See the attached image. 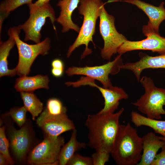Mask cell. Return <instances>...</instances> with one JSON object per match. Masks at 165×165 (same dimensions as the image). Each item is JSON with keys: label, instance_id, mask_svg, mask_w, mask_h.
Listing matches in <instances>:
<instances>
[{"label": "cell", "instance_id": "obj_12", "mask_svg": "<svg viewBox=\"0 0 165 165\" xmlns=\"http://www.w3.org/2000/svg\"><path fill=\"white\" fill-rule=\"evenodd\" d=\"M147 38L139 41H126L121 46L117 53L122 54L133 50H149L160 54L165 53V38L160 34L151 33Z\"/></svg>", "mask_w": 165, "mask_h": 165}, {"label": "cell", "instance_id": "obj_13", "mask_svg": "<svg viewBox=\"0 0 165 165\" xmlns=\"http://www.w3.org/2000/svg\"><path fill=\"white\" fill-rule=\"evenodd\" d=\"M36 123L45 136L53 137H57L64 132L75 129L73 122L67 114L42 118L38 117Z\"/></svg>", "mask_w": 165, "mask_h": 165}, {"label": "cell", "instance_id": "obj_21", "mask_svg": "<svg viewBox=\"0 0 165 165\" xmlns=\"http://www.w3.org/2000/svg\"><path fill=\"white\" fill-rule=\"evenodd\" d=\"M130 116L131 121L136 127H149L155 133L165 137V121L150 119L135 111H132Z\"/></svg>", "mask_w": 165, "mask_h": 165}, {"label": "cell", "instance_id": "obj_23", "mask_svg": "<svg viewBox=\"0 0 165 165\" xmlns=\"http://www.w3.org/2000/svg\"><path fill=\"white\" fill-rule=\"evenodd\" d=\"M67 108L59 99L51 98L48 100L46 107L38 117L42 118L61 116L67 114Z\"/></svg>", "mask_w": 165, "mask_h": 165}, {"label": "cell", "instance_id": "obj_28", "mask_svg": "<svg viewBox=\"0 0 165 165\" xmlns=\"http://www.w3.org/2000/svg\"><path fill=\"white\" fill-rule=\"evenodd\" d=\"M68 165H93L91 157L85 156L75 153L67 163Z\"/></svg>", "mask_w": 165, "mask_h": 165}, {"label": "cell", "instance_id": "obj_34", "mask_svg": "<svg viewBox=\"0 0 165 165\" xmlns=\"http://www.w3.org/2000/svg\"><path fill=\"white\" fill-rule=\"evenodd\" d=\"M158 137L160 140L165 141V137H163V136H158Z\"/></svg>", "mask_w": 165, "mask_h": 165}, {"label": "cell", "instance_id": "obj_7", "mask_svg": "<svg viewBox=\"0 0 165 165\" xmlns=\"http://www.w3.org/2000/svg\"><path fill=\"white\" fill-rule=\"evenodd\" d=\"M64 144L63 137L45 136L44 140L30 152L27 162L31 165H59L58 158Z\"/></svg>", "mask_w": 165, "mask_h": 165}, {"label": "cell", "instance_id": "obj_27", "mask_svg": "<svg viewBox=\"0 0 165 165\" xmlns=\"http://www.w3.org/2000/svg\"><path fill=\"white\" fill-rule=\"evenodd\" d=\"M110 154L105 151H95L91 156L93 165H104L109 161Z\"/></svg>", "mask_w": 165, "mask_h": 165}, {"label": "cell", "instance_id": "obj_14", "mask_svg": "<svg viewBox=\"0 0 165 165\" xmlns=\"http://www.w3.org/2000/svg\"><path fill=\"white\" fill-rule=\"evenodd\" d=\"M10 145L14 155L20 161L24 160L31 147L32 138L30 130L24 125L19 130L12 128L9 132Z\"/></svg>", "mask_w": 165, "mask_h": 165}, {"label": "cell", "instance_id": "obj_6", "mask_svg": "<svg viewBox=\"0 0 165 165\" xmlns=\"http://www.w3.org/2000/svg\"><path fill=\"white\" fill-rule=\"evenodd\" d=\"M99 17L100 32L104 41V47L101 50V55L104 59L110 60L127 40L124 35L117 31L114 16L108 13L104 6Z\"/></svg>", "mask_w": 165, "mask_h": 165}, {"label": "cell", "instance_id": "obj_26", "mask_svg": "<svg viewBox=\"0 0 165 165\" xmlns=\"http://www.w3.org/2000/svg\"><path fill=\"white\" fill-rule=\"evenodd\" d=\"M27 111L24 106L14 107L11 109L8 113L13 120L20 127L24 125L26 120Z\"/></svg>", "mask_w": 165, "mask_h": 165}, {"label": "cell", "instance_id": "obj_33", "mask_svg": "<svg viewBox=\"0 0 165 165\" xmlns=\"http://www.w3.org/2000/svg\"><path fill=\"white\" fill-rule=\"evenodd\" d=\"M8 164L7 160L4 156L0 153V165H6Z\"/></svg>", "mask_w": 165, "mask_h": 165}, {"label": "cell", "instance_id": "obj_9", "mask_svg": "<svg viewBox=\"0 0 165 165\" xmlns=\"http://www.w3.org/2000/svg\"><path fill=\"white\" fill-rule=\"evenodd\" d=\"M28 19L23 24L18 26L25 33L24 41H31L35 43L41 42V29L49 18L56 30L54 22L57 20L54 9L51 5L47 3L37 9L30 14Z\"/></svg>", "mask_w": 165, "mask_h": 165}, {"label": "cell", "instance_id": "obj_20", "mask_svg": "<svg viewBox=\"0 0 165 165\" xmlns=\"http://www.w3.org/2000/svg\"><path fill=\"white\" fill-rule=\"evenodd\" d=\"M9 38L6 41L0 42V77L5 76H13L16 75L14 68H9L7 60L10 51L16 44L13 37L8 34Z\"/></svg>", "mask_w": 165, "mask_h": 165}, {"label": "cell", "instance_id": "obj_19", "mask_svg": "<svg viewBox=\"0 0 165 165\" xmlns=\"http://www.w3.org/2000/svg\"><path fill=\"white\" fill-rule=\"evenodd\" d=\"M77 130L75 129L72 130L70 139L62 147L59 154V165H66L75 152L80 149L85 148L86 144L80 142L77 139Z\"/></svg>", "mask_w": 165, "mask_h": 165}, {"label": "cell", "instance_id": "obj_31", "mask_svg": "<svg viewBox=\"0 0 165 165\" xmlns=\"http://www.w3.org/2000/svg\"><path fill=\"white\" fill-rule=\"evenodd\" d=\"M52 68H59L64 70V64L61 59L56 58L54 59L51 62Z\"/></svg>", "mask_w": 165, "mask_h": 165}, {"label": "cell", "instance_id": "obj_18", "mask_svg": "<svg viewBox=\"0 0 165 165\" xmlns=\"http://www.w3.org/2000/svg\"><path fill=\"white\" fill-rule=\"evenodd\" d=\"M49 82L47 75H38L32 76H20L16 79L14 88L18 92H33L38 89H48Z\"/></svg>", "mask_w": 165, "mask_h": 165}, {"label": "cell", "instance_id": "obj_10", "mask_svg": "<svg viewBox=\"0 0 165 165\" xmlns=\"http://www.w3.org/2000/svg\"><path fill=\"white\" fill-rule=\"evenodd\" d=\"M75 85L76 87L89 85L98 89L104 100V107L99 112L101 113H114L118 107L119 101L129 97L128 94L123 88L113 86L108 88L100 87L95 83V80L87 76L81 77L75 82Z\"/></svg>", "mask_w": 165, "mask_h": 165}, {"label": "cell", "instance_id": "obj_5", "mask_svg": "<svg viewBox=\"0 0 165 165\" xmlns=\"http://www.w3.org/2000/svg\"><path fill=\"white\" fill-rule=\"evenodd\" d=\"M145 92L135 102L131 104L141 113L152 119H160L161 115H165L163 106L165 105V89L156 87L152 79L143 76L139 81Z\"/></svg>", "mask_w": 165, "mask_h": 165}, {"label": "cell", "instance_id": "obj_16", "mask_svg": "<svg viewBox=\"0 0 165 165\" xmlns=\"http://www.w3.org/2000/svg\"><path fill=\"white\" fill-rule=\"evenodd\" d=\"M80 0H59L57 4L60 9V14L57 19V22L62 27L61 31L67 32L70 29L79 32L80 28L72 19V14L78 7Z\"/></svg>", "mask_w": 165, "mask_h": 165}, {"label": "cell", "instance_id": "obj_15", "mask_svg": "<svg viewBox=\"0 0 165 165\" xmlns=\"http://www.w3.org/2000/svg\"><path fill=\"white\" fill-rule=\"evenodd\" d=\"M139 60L134 62L123 64L121 69L129 70L134 75L139 81L142 72L147 68L165 69V53L156 56H151L142 52L139 53Z\"/></svg>", "mask_w": 165, "mask_h": 165}, {"label": "cell", "instance_id": "obj_3", "mask_svg": "<svg viewBox=\"0 0 165 165\" xmlns=\"http://www.w3.org/2000/svg\"><path fill=\"white\" fill-rule=\"evenodd\" d=\"M79 4L78 9L79 13L83 16V22L76 38L68 50L67 56L69 57L77 48L84 45L85 48L81 56L82 59L92 53L88 44L90 42H93L96 21L104 4L101 0H80Z\"/></svg>", "mask_w": 165, "mask_h": 165}, {"label": "cell", "instance_id": "obj_11", "mask_svg": "<svg viewBox=\"0 0 165 165\" xmlns=\"http://www.w3.org/2000/svg\"><path fill=\"white\" fill-rule=\"evenodd\" d=\"M120 1L131 4L142 10L149 18L148 24L143 26L142 32L146 36L151 33L160 34L159 29L160 24L165 20L164 3L162 2L159 6H154L140 0H111L109 2Z\"/></svg>", "mask_w": 165, "mask_h": 165}, {"label": "cell", "instance_id": "obj_30", "mask_svg": "<svg viewBox=\"0 0 165 165\" xmlns=\"http://www.w3.org/2000/svg\"><path fill=\"white\" fill-rule=\"evenodd\" d=\"M50 0H37L35 3L28 5L30 14L34 12L38 8L49 3Z\"/></svg>", "mask_w": 165, "mask_h": 165}, {"label": "cell", "instance_id": "obj_17", "mask_svg": "<svg viewBox=\"0 0 165 165\" xmlns=\"http://www.w3.org/2000/svg\"><path fill=\"white\" fill-rule=\"evenodd\" d=\"M143 150L141 159L138 165H151L159 150L165 144L155 133L149 132L142 137Z\"/></svg>", "mask_w": 165, "mask_h": 165}, {"label": "cell", "instance_id": "obj_4", "mask_svg": "<svg viewBox=\"0 0 165 165\" xmlns=\"http://www.w3.org/2000/svg\"><path fill=\"white\" fill-rule=\"evenodd\" d=\"M21 30L18 26L9 28L8 32V34L11 35L14 39L18 49V62L14 68L16 75L20 76L28 75L36 58L39 55L44 56L48 54L50 48V40L48 37L35 44L24 42L19 37Z\"/></svg>", "mask_w": 165, "mask_h": 165}, {"label": "cell", "instance_id": "obj_25", "mask_svg": "<svg viewBox=\"0 0 165 165\" xmlns=\"http://www.w3.org/2000/svg\"><path fill=\"white\" fill-rule=\"evenodd\" d=\"M9 145L5 134V127L3 126L0 127V152L5 157L9 164L13 165L14 162L9 152Z\"/></svg>", "mask_w": 165, "mask_h": 165}, {"label": "cell", "instance_id": "obj_22", "mask_svg": "<svg viewBox=\"0 0 165 165\" xmlns=\"http://www.w3.org/2000/svg\"><path fill=\"white\" fill-rule=\"evenodd\" d=\"M20 96L24 107L31 114L32 119L34 120L42 112L43 103L33 92H21Z\"/></svg>", "mask_w": 165, "mask_h": 165}, {"label": "cell", "instance_id": "obj_1", "mask_svg": "<svg viewBox=\"0 0 165 165\" xmlns=\"http://www.w3.org/2000/svg\"><path fill=\"white\" fill-rule=\"evenodd\" d=\"M123 108L116 112L89 114L85 125L88 130V145L95 151L111 154L119 126Z\"/></svg>", "mask_w": 165, "mask_h": 165}, {"label": "cell", "instance_id": "obj_32", "mask_svg": "<svg viewBox=\"0 0 165 165\" xmlns=\"http://www.w3.org/2000/svg\"><path fill=\"white\" fill-rule=\"evenodd\" d=\"M64 69L52 68L51 72L52 75L57 78H59L61 77L64 73Z\"/></svg>", "mask_w": 165, "mask_h": 165}, {"label": "cell", "instance_id": "obj_29", "mask_svg": "<svg viewBox=\"0 0 165 165\" xmlns=\"http://www.w3.org/2000/svg\"><path fill=\"white\" fill-rule=\"evenodd\" d=\"M161 148V152L156 154L151 165H165V144Z\"/></svg>", "mask_w": 165, "mask_h": 165}, {"label": "cell", "instance_id": "obj_8", "mask_svg": "<svg viewBox=\"0 0 165 165\" xmlns=\"http://www.w3.org/2000/svg\"><path fill=\"white\" fill-rule=\"evenodd\" d=\"M122 54H119L112 61L103 65L94 66L77 67L72 66L65 71L68 76L76 75H84L100 82L103 87L108 88L112 86L109 75H115L118 73L124 64L121 58Z\"/></svg>", "mask_w": 165, "mask_h": 165}, {"label": "cell", "instance_id": "obj_2", "mask_svg": "<svg viewBox=\"0 0 165 165\" xmlns=\"http://www.w3.org/2000/svg\"><path fill=\"white\" fill-rule=\"evenodd\" d=\"M142 138L130 123L120 124L111 154L118 165H138L142 157Z\"/></svg>", "mask_w": 165, "mask_h": 165}, {"label": "cell", "instance_id": "obj_24", "mask_svg": "<svg viewBox=\"0 0 165 165\" xmlns=\"http://www.w3.org/2000/svg\"><path fill=\"white\" fill-rule=\"evenodd\" d=\"M32 0H4L0 5V25L2 26L4 20L13 11L24 5L32 3Z\"/></svg>", "mask_w": 165, "mask_h": 165}]
</instances>
